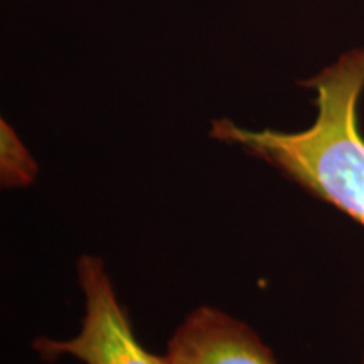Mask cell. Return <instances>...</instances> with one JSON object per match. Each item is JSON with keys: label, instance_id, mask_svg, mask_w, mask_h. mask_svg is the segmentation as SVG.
<instances>
[{"label": "cell", "instance_id": "1", "mask_svg": "<svg viewBox=\"0 0 364 364\" xmlns=\"http://www.w3.org/2000/svg\"><path fill=\"white\" fill-rule=\"evenodd\" d=\"M304 86L316 91L317 117L309 129L250 130L220 118L209 136L263 159L364 226V136L358 124L364 46L341 54Z\"/></svg>", "mask_w": 364, "mask_h": 364}, {"label": "cell", "instance_id": "2", "mask_svg": "<svg viewBox=\"0 0 364 364\" xmlns=\"http://www.w3.org/2000/svg\"><path fill=\"white\" fill-rule=\"evenodd\" d=\"M78 277L86 300L81 332L70 341H36L34 348L44 358L70 354L85 364H169L167 358L149 353L136 341L102 260L81 258Z\"/></svg>", "mask_w": 364, "mask_h": 364}, {"label": "cell", "instance_id": "3", "mask_svg": "<svg viewBox=\"0 0 364 364\" xmlns=\"http://www.w3.org/2000/svg\"><path fill=\"white\" fill-rule=\"evenodd\" d=\"M169 364H277L247 324L211 307L194 311L167 346Z\"/></svg>", "mask_w": 364, "mask_h": 364}, {"label": "cell", "instance_id": "4", "mask_svg": "<svg viewBox=\"0 0 364 364\" xmlns=\"http://www.w3.org/2000/svg\"><path fill=\"white\" fill-rule=\"evenodd\" d=\"M36 172V164L31 159L27 149L22 145L19 136L12 127L2 122V174L7 177L9 184H22L31 181Z\"/></svg>", "mask_w": 364, "mask_h": 364}, {"label": "cell", "instance_id": "5", "mask_svg": "<svg viewBox=\"0 0 364 364\" xmlns=\"http://www.w3.org/2000/svg\"><path fill=\"white\" fill-rule=\"evenodd\" d=\"M363 364H364V363H363Z\"/></svg>", "mask_w": 364, "mask_h": 364}]
</instances>
